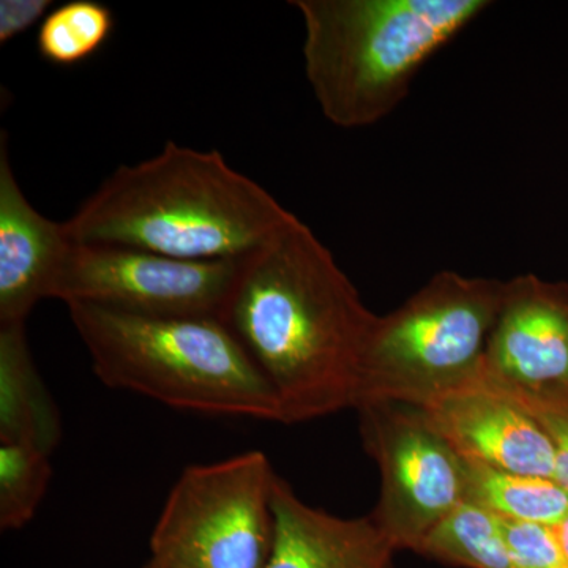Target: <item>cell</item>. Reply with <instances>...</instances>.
Segmentation results:
<instances>
[{
    "mask_svg": "<svg viewBox=\"0 0 568 568\" xmlns=\"http://www.w3.org/2000/svg\"><path fill=\"white\" fill-rule=\"evenodd\" d=\"M376 320L331 250L294 215L242 260L222 323L274 387L283 424L293 425L355 409Z\"/></svg>",
    "mask_w": 568,
    "mask_h": 568,
    "instance_id": "1",
    "label": "cell"
},
{
    "mask_svg": "<svg viewBox=\"0 0 568 568\" xmlns=\"http://www.w3.org/2000/svg\"><path fill=\"white\" fill-rule=\"evenodd\" d=\"M293 219L219 151L168 141L152 159L119 166L63 226L73 244L226 261L250 256Z\"/></svg>",
    "mask_w": 568,
    "mask_h": 568,
    "instance_id": "2",
    "label": "cell"
},
{
    "mask_svg": "<svg viewBox=\"0 0 568 568\" xmlns=\"http://www.w3.org/2000/svg\"><path fill=\"white\" fill-rule=\"evenodd\" d=\"M304 21L306 80L339 129L386 119L437 51L491 6L487 0H293Z\"/></svg>",
    "mask_w": 568,
    "mask_h": 568,
    "instance_id": "3",
    "label": "cell"
},
{
    "mask_svg": "<svg viewBox=\"0 0 568 568\" xmlns=\"http://www.w3.org/2000/svg\"><path fill=\"white\" fill-rule=\"evenodd\" d=\"M67 308L104 386L205 416L283 424L274 387L222 321Z\"/></svg>",
    "mask_w": 568,
    "mask_h": 568,
    "instance_id": "4",
    "label": "cell"
},
{
    "mask_svg": "<svg viewBox=\"0 0 568 568\" xmlns=\"http://www.w3.org/2000/svg\"><path fill=\"white\" fill-rule=\"evenodd\" d=\"M504 291L500 280L443 271L394 312L377 316L357 406L375 399L422 406L465 383L484 361Z\"/></svg>",
    "mask_w": 568,
    "mask_h": 568,
    "instance_id": "5",
    "label": "cell"
},
{
    "mask_svg": "<svg viewBox=\"0 0 568 568\" xmlns=\"http://www.w3.org/2000/svg\"><path fill=\"white\" fill-rule=\"evenodd\" d=\"M276 478L260 450L186 467L153 528L152 559L166 568H267Z\"/></svg>",
    "mask_w": 568,
    "mask_h": 568,
    "instance_id": "6",
    "label": "cell"
},
{
    "mask_svg": "<svg viewBox=\"0 0 568 568\" xmlns=\"http://www.w3.org/2000/svg\"><path fill=\"white\" fill-rule=\"evenodd\" d=\"M362 444L381 474L369 517L396 551H418L465 503V462L420 406L375 399L355 407Z\"/></svg>",
    "mask_w": 568,
    "mask_h": 568,
    "instance_id": "7",
    "label": "cell"
},
{
    "mask_svg": "<svg viewBox=\"0 0 568 568\" xmlns=\"http://www.w3.org/2000/svg\"><path fill=\"white\" fill-rule=\"evenodd\" d=\"M242 260L186 261L70 242L52 298L134 316L222 321Z\"/></svg>",
    "mask_w": 568,
    "mask_h": 568,
    "instance_id": "8",
    "label": "cell"
},
{
    "mask_svg": "<svg viewBox=\"0 0 568 568\" xmlns=\"http://www.w3.org/2000/svg\"><path fill=\"white\" fill-rule=\"evenodd\" d=\"M481 368L517 386L568 392V283L508 280Z\"/></svg>",
    "mask_w": 568,
    "mask_h": 568,
    "instance_id": "9",
    "label": "cell"
},
{
    "mask_svg": "<svg viewBox=\"0 0 568 568\" xmlns=\"http://www.w3.org/2000/svg\"><path fill=\"white\" fill-rule=\"evenodd\" d=\"M420 407L462 457L508 473L555 478V452L544 429L476 373Z\"/></svg>",
    "mask_w": 568,
    "mask_h": 568,
    "instance_id": "10",
    "label": "cell"
},
{
    "mask_svg": "<svg viewBox=\"0 0 568 568\" xmlns=\"http://www.w3.org/2000/svg\"><path fill=\"white\" fill-rule=\"evenodd\" d=\"M7 134L0 140V324H26L36 305L52 298L69 252L63 222L37 211L11 168Z\"/></svg>",
    "mask_w": 568,
    "mask_h": 568,
    "instance_id": "11",
    "label": "cell"
},
{
    "mask_svg": "<svg viewBox=\"0 0 568 568\" xmlns=\"http://www.w3.org/2000/svg\"><path fill=\"white\" fill-rule=\"evenodd\" d=\"M274 511L267 568H394L396 548L369 515L339 518L310 507L280 476Z\"/></svg>",
    "mask_w": 568,
    "mask_h": 568,
    "instance_id": "12",
    "label": "cell"
},
{
    "mask_svg": "<svg viewBox=\"0 0 568 568\" xmlns=\"http://www.w3.org/2000/svg\"><path fill=\"white\" fill-rule=\"evenodd\" d=\"M61 437V416L33 364L24 324H0V444L51 455Z\"/></svg>",
    "mask_w": 568,
    "mask_h": 568,
    "instance_id": "13",
    "label": "cell"
},
{
    "mask_svg": "<svg viewBox=\"0 0 568 568\" xmlns=\"http://www.w3.org/2000/svg\"><path fill=\"white\" fill-rule=\"evenodd\" d=\"M465 503L493 517L556 526L568 515V493L555 478L525 476L463 457Z\"/></svg>",
    "mask_w": 568,
    "mask_h": 568,
    "instance_id": "14",
    "label": "cell"
},
{
    "mask_svg": "<svg viewBox=\"0 0 568 568\" xmlns=\"http://www.w3.org/2000/svg\"><path fill=\"white\" fill-rule=\"evenodd\" d=\"M417 552L447 566L523 568L511 556L497 519L469 503L459 504Z\"/></svg>",
    "mask_w": 568,
    "mask_h": 568,
    "instance_id": "15",
    "label": "cell"
},
{
    "mask_svg": "<svg viewBox=\"0 0 568 568\" xmlns=\"http://www.w3.org/2000/svg\"><path fill=\"white\" fill-rule=\"evenodd\" d=\"M114 29L110 7L95 0H71L41 21L37 48L44 61L71 67L92 58Z\"/></svg>",
    "mask_w": 568,
    "mask_h": 568,
    "instance_id": "16",
    "label": "cell"
},
{
    "mask_svg": "<svg viewBox=\"0 0 568 568\" xmlns=\"http://www.w3.org/2000/svg\"><path fill=\"white\" fill-rule=\"evenodd\" d=\"M52 476L50 455L24 444H0V529L24 528Z\"/></svg>",
    "mask_w": 568,
    "mask_h": 568,
    "instance_id": "17",
    "label": "cell"
},
{
    "mask_svg": "<svg viewBox=\"0 0 568 568\" xmlns=\"http://www.w3.org/2000/svg\"><path fill=\"white\" fill-rule=\"evenodd\" d=\"M476 375L489 387L517 403L544 429L555 452V480L568 493V392L517 386L489 375L481 364Z\"/></svg>",
    "mask_w": 568,
    "mask_h": 568,
    "instance_id": "18",
    "label": "cell"
},
{
    "mask_svg": "<svg viewBox=\"0 0 568 568\" xmlns=\"http://www.w3.org/2000/svg\"><path fill=\"white\" fill-rule=\"evenodd\" d=\"M496 518V517H495ZM500 532L511 556L523 568H568L551 526L499 519Z\"/></svg>",
    "mask_w": 568,
    "mask_h": 568,
    "instance_id": "19",
    "label": "cell"
},
{
    "mask_svg": "<svg viewBox=\"0 0 568 568\" xmlns=\"http://www.w3.org/2000/svg\"><path fill=\"white\" fill-rule=\"evenodd\" d=\"M50 0H2L0 2V43L28 32L36 22L47 18Z\"/></svg>",
    "mask_w": 568,
    "mask_h": 568,
    "instance_id": "20",
    "label": "cell"
},
{
    "mask_svg": "<svg viewBox=\"0 0 568 568\" xmlns=\"http://www.w3.org/2000/svg\"><path fill=\"white\" fill-rule=\"evenodd\" d=\"M551 528L555 530L559 547L562 549L564 556H566L568 562V515L562 521L558 523L556 526H551Z\"/></svg>",
    "mask_w": 568,
    "mask_h": 568,
    "instance_id": "21",
    "label": "cell"
},
{
    "mask_svg": "<svg viewBox=\"0 0 568 568\" xmlns=\"http://www.w3.org/2000/svg\"><path fill=\"white\" fill-rule=\"evenodd\" d=\"M144 568H166L163 567L162 564L155 562V560L151 559L148 564H145Z\"/></svg>",
    "mask_w": 568,
    "mask_h": 568,
    "instance_id": "22",
    "label": "cell"
}]
</instances>
